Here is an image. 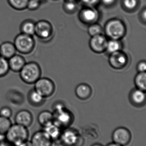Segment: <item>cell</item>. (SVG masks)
Here are the masks:
<instances>
[{"instance_id": "36", "label": "cell", "mask_w": 146, "mask_h": 146, "mask_svg": "<svg viewBox=\"0 0 146 146\" xmlns=\"http://www.w3.org/2000/svg\"><path fill=\"white\" fill-rule=\"evenodd\" d=\"M140 19L143 23L145 24L146 21V9L145 7L142 9L139 13Z\"/></svg>"}, {"instance_id": "5", "label": "cell", "mask_w": 146, "mask_h": 146, "mask_svg": "<svg viewBox=\"0 0 146 146\" xmlns=\"http://www.w3.org/2000/svg\"><path fill=\"white\" fill-rule=\"evenodd\" d=\"M13 44L16 51L23 54H27L33 50L35 43L32 36L21 33L15 37Z\"/></svg>"}, {"instance_id": "14", "label": "cell", "mask_w": 146, "mask_h": 146, "mask_svg": "<svg viewBox=\"0 0 146 146\" xmlns=\"http://www.w3.org/2000/svg\"><path fill=\"white\" fill-rule=\"evenodd\" d=\"M32 115L27 110H21L16 113L15 117V123L27 128L32 123Z\"/></svg>"}, {"instance_id": "12", "label": "cell", "mask_w": 146, "mask_h": 146, "mask_svg": "<svg viewBox=\"0 0 146 146\" xmlns=\"http://www.w3.org/2000/svg\"><path fill=\"white\" fill-rule=\"evenodd\" d=\"M108 39L103 34L92 37L90 41L91 49L96 53H102L106 51Z\"/></svg>"}, {"instance_id": "7", "label": "cell", "mask_w": 146, "mask_h": 146, "mask_svg": "<svg viewBox=\"0 0 146 146\" xmlns=\"http://www.w3.org/2000/svg\"><path fill=\"white\" fill-rule=\"evenodd\" d=\"M34 84V89L44 98L51 96L55 92V84L49 78L40 77Z\"/></svg>"}, {"instance_id": "22", "label": "cell", "mask_w": 146, "mask_h": 146, "mask_svg": "<svg viewBox=\"0 0 146 146\" xmlns=\"http://www.w3.org/2000/svg\"><path fill=\"white\" fill-rule=\"evenodd\" d=\"M38 122L43 127L53 123V113L49 111H43L39 113L37 117Z\"/></svg>"}, {"instance_id": "15", "label": "cell", "mask_w": 146, "mask_h": 146, "mask_svg": "<svg viewBox=\"0 0 146 146\" xmlns=\"http://www.w3.org/2000/svg\"><path fill=\"white\" fill-rule=\"evenodd\" d=\"M129 99L133 105L142 106L145 103V91L137 88L133 89L129 94Z\"/></svg>"}, {"instance_id": "20", "label": "cell", "mask_w": 146, "mask_h": 146, "mask_svg": "<svg viewBox=\"0 0 146 146\" xmlns=\"http://www.w3.org/2000/svg\"><path fill=\"white\" fill-rule=\"evenodd\" d=\"M121 7L125 12L133 13L138 10L140 5V0H121Z\"/></svg>"}, {"instance_id": "38", "label": "cell", "mask_w": 146, "mask_h": 146, "mask_svg": "<svg viewBox=\"0 0 146 146\" xmlns=\"http://www.w3.org/2000/svg\"><path fill=\"white\" fill-rule=\"evenodd\" d=\"M0 146H13L9 144L7 141H6L5 139L3 141L0 142Z\"/></svg>"}, {"instance_id": "9", "label": "cell", "mask_w": 146, "mask_h": 146, "mask_svg": "<svg viewBox=\"0 0 146 146\" xmlns=\"http://www.w3.org/2000/svg\"><path fill=\"white\" fill-rule=\"evenodd\" d=\"M53 27L50 22L45 20H41L36 22L35 35L39 38L46 39L52 35Z\"/></svg>"}, {"instance_id": "43", "label": "cell", "mask_w": 146, "mask_h": 146, "mask_svg": "<svg viewBox=\"0 0 146 146\" xmlns=\"http://www.w3.org/2000/svg\"><path fill=\"white\" fill-rule=\"evenodd\" d=\"M40 1H42V2H43L44 1H45V0H40Z\"/></svg>"}, {"instance_id": "34", "label": "cell", "mask_w": 146, "mask_h": 146, "mask_svg": "<svg viewBox=\"0 0 146 146\" xmlns=\"http://www.w3.org/2000/svg\"><path fill=\"white\" fill-rule=\"evenodd\" d=\"M117 0H100V3H101L104 6L107 7H111L114 6Z\"/></svg>"}, {"instance_id": "1", "label": "cell", "mask_w": 146, "mask_h": 146, "mask_svg": "<svg viewBox=\"0 0 146 146\" xmlns=\"http://www.w3.org/2000/svg\"><path fill=\"white\" fill-rule=\"evenodd\" d=\"M104 31L105 35L110 39L120 40L126 35L127 27L121 19L112 18L105 23Z\"/></svg>"}, {"instance_id": "24", "label": "cell", "mask_w": 146, "mask_h": 146, "mask_svg": "<svg viewBox=\"0 0 146 146\" xmlns=\"http://www.w3.org/2000/svg\"><path fill=\"white\" fill-rule=\"evenodd\" d=\"M122 48V43L120 40L110 39L107 42L106 51L111 54L117 51L121 50Z\"/></svg>"}, {"instance_id": "4", "label": "cell", "mask_w": 146, "mask_h": 146, "mask_svg": "<svg viewBox=\"0 0 146 146\" xmlns=\"http://www.w3.org/2000/svg\"><path fill=\"white\" fill-rule=\"evenodd\" d=\"M53 123L61 128L67 127L73 121V115L61 103H57L54 106Z\"/></svg>"}, {"instance_id": "21", "label": "cell", "mask_w": 146, "mask_h": 146, "mask_svg": "<svg viewBox=\"0 0 146 146\" xmlns=\"http://www.w3.org/2000/svg\"><path fill=\"white\" fill-rule=\"evenodd\" d=\"M75 94L79 98L85 100L91 97L92 94L91 88L87 84H80L75 89Z\"/></svg>"}, {"instance_id": "17", "label": "cell", "mask_w": 146, "mask_h": 146, "mask_svg": "<svg viewBox=\"0 0 146 146\" xmlns=\"http://www.w3.org/2000/svg\"><path fill=\"white\" fill-rule=\"evenodd\" d=\"M16 50L13 43L6 42L0 45V56L8 60L16 54Z\"/></svg>"}, {"instance_id": "28", "label": "cell", "mask_w": 146, "mask_h": 146, "mask_svg": "<svg viewBox=\"0 0 146 146\" xmlns=\"http://www.w3.org/2000/svg\"><path fill=\"white\" fill-rule=\"evenodd\" d=\"M12 125L9 118L0 116V134L5 135Z\"/></svg>"}, {"instance_id": "33", "label": "cell", "mask_w": 146, "mask_h": 146, "mask_svg": "<svg viewBox=\"0 0 146 146\" xmlns=\"http://www.w3.org/2000/svg\"><path fill=\"white\" fill-rule=\"evenodd\" d=\"M83 5L87 7H95L100 3V0H80Z\"/></svg>"}, {"instance_id": "32", "label": "cell", "mask_w": 146, "mask_h": 146, "mask_svg": "<svg viewBox=\"0 0 146 146\" xmlns=\"http://www.w3.org/2000/svg\"><path fill=\"white\" fill-rule=\"evenodd\" d=\"M12 115V111L9 107L5 106L2 107L0 110V116L7 117L10 118Z\"/></svg>"}, {"instance_id": "13", "label": "cell", "mask_w": 146, "mask_h": 146, "mask_svg": "<svg viewBox=\"0 0 146 146\" xmlns=\"http://www.w3.org/2000/svg\"><path fill=\"white\" fill-rule=\"evenodd\" d=\"M30 141L32 146H52L53 142L43 130L35 132Z\"/></svg>"}, {"instance_id": "25", "label": "cell", "mask_w": 146, "mask_h": 146, "mask_svg": "<svg viewBox=\"0 0 146 146\" xmlns=\"http://www.w3.org/2000/svg\"><path fill=\"white\" fill-rule=\"evenodd\" d=\"M29 0H7L9 5L13 9L22 11L27 9Z\"/></svg>"}, {"instance_id": "40", "label": "cell", "mask_w": 146, "mask_h": 146, "mask_svg": "<svg viewBox=\"0 0 146 146\" xmlns=\"http://www.w3.org/2000/svg\"><path fill=\"white\" fill-rule=\"evenodd\" d=\"M5 139V135L0 134V142Z\"/></svg>"}, {"instance_id": "23", "label": "cell", "mask_w": 146, "mask_h": 146, "mask_svg": "<svg viewBox=\"0 0 146 146\" xmlns=\"http://www.w3.org/2000/svg\"><path fill=\"white\" fill-rule=\"evenodd\" d=\"M28 100L32 105L39 106L43 104L45 98L39 93L34 89L30 91L28 94Z\"/></svg>"}, {"instance_id": "29", "label": "cell", "mask_w": 146, "mask_h": 146, "mask_svg": "<svg viewBox=\"0 0 146 146\" xmlns=\"http://www.w3.org/2000/svg\"><path fill=\"white\" fill-rule=\"evenodd\" d=\"M103 31V29L102 27L97 22L89 25L88 33L91 37L102 34Z\"/></svg>"}, {"instance_id": "26", "label": "cell", "mask_w": 146, "mask_h": 146, "mask_svg": "<svg viewBox=\"0 0 146 146\" xmlns=\"http://www.w3.org/2000/svg\"><path fill=\"white\" fill-rule=\"evenodd\" d=\"M135 83L138 89L145 91L146 89V74L139 72L135 78Z\"/></svg>"}, {"instance_id": "11", "label": "cell", "mask_w": 146, "mask_h": 146, "mask_svg": "<svg viewBox=\"0 0 146 146\" xmlns=\"http://www.w3.org/2000/svg\"><path fill=\"white\" fill-rule=\"evenodd\" d=\"M60 139L66 146H74L79 141L80 135L76 130L67 129L62 132Z\"/></svg>"}, {"instance_id": "37", "label": "cell", "mask_w": 146, "mask_h": 146, "mask_svg": "<svg viewBox=\"0 0 146 146\" xmlns=\"http://www.w3.org/2000/svg\"><path fill=\"white\" fill-rule=\"evenodd\" d=\"M15 146H32V145L31 144V141H28L27 140V141H25V142L21 143V144Z\"/></svg>"}, {"instance_id": "42", "label": "cell", "mask_w": 146, "mask_h": 146, "mask_svg": "<svg viewBox=\"0 0 146 146\" xmlns=\"http://www.w3.org/2000/svg\"><path fill=\"white\" fill-rule=\"evenodd\" d=\"M64 1H77V0H64Z\"/></svg>"}, {"instance_id": "41", "label": "cell", "mask_w": 146, "mask_h": 146, "mask_svg": "<svg viewBox=\"0 0 146 146\" xmlns=\"http://www.w3.org/2000/svg\"><path fill=\"white\" fill-rule=\"evenodd\" d=\"M91 146H103L101 144H95Z\"/></svg>"}, {"instance_id": "10", "label": "cell", "mask_w": 146, "mask_h": 146, "mask_svg": "<svg viewBox=\"0 0 146 146\" xmlns=\"http://www.w3.org/2000/svg\"><path fill=\"white\" fill-rule=\"evenodd\" d=\"M109 63L115 69H121L127 65L129 59L127 55L121 50L110 54Z\"/></svg>"}, {"instance_id": "19", "label": "cell", "mask_w": 146, "mask_h": 146, "mask_svg": "<svg viewBox=\"0 0 146 146\" xmlns=\"http://www.w3.org/2000/svg\"><path fill=\"white\" fill-rule=\"evenodd\" d=\"M36 22L32 19H28L22 21L20 27L21 33L33 36L35 35Z\"/></svg>"}, {"instance_id": "16", "label": "cell", "mask_w": 146, "mask_h": 146, "mask_svg": "<svg viewBox=\"0 0 146 146\" xmlns=\"http://www.w3.org/2000/svg\"><path fill=\"white\" fill-rule=\"evenodd\" d=\"M8 61L9 70L15 72H19L26 63L23 56L16 54L8 59Z\"/></svg>"}, {"instance_id": "27", "label": "cell", "mask_w": 146, "mask_h": 146, "mask_svg": "<svg viewBox=\"0 0 146 146\" xmlns=\"http://www.w3.org/2000/svg\"><path fill=\"white\" fill-rule=\"evenodd\" d=\"M78 7L77 1H64L63 4V11L69 14L75 13L78 10Z\"/></svg>"}, {"instance_id": "6", "label": "cell", "mask_w": 146, "mask_h": 146, "mask_svg": "<svg viewBox=\"0 0 146 146\" xmlns=\"http://www.w3.org/2000/svg\"><path fill=\"white\" fill-rule=\"evenodd\" d=\"M99 16V12L95 7L84 6L78 14L79 19L85 25H90L97 23Z\"/></svg>"}, {"instance_id": "8", "label": "cell", "mask_w": 146, "mask_h": 146, "mask_svg": "<svg viewBox=\"0 0 146 146\" xmlns=\"http://www.w3.org/2000/svg\"><path fill=\"white\" fill-rule=\"evenodd\" d=\"M132 135L130 131L124 127H119L113 131L112 134L113 142L122 146H125L130 143Z\"/></svg>"}, {"instance_id": "35", "label": "cell", "mask_w": 146, "mask_h": 146, "mask_svg": "<svg viewBox=\"0 0 146 146\" xmlns=\"http://www.w3.org/2000/svg\"><path fill=\"white\" fill-rule=\"evenodd\" d=\"M137 69L139 72H145L146 70L145 61H142L140 62L137 65Z\"/></svg>"}, {"instance_id": "30", "label": "cell", "mask_w": 146, "mask_h": 146, "mask_svg": "<svg viewBox=\"0 0 146 146\" xmlns=\"http://www.w3.org/2000/svg\"><path fill=\"white\" fill-rule=\"evenodd\" d=\"M9 70L8 60L0 56V77L6 75Z\"/></svg>"}, {"instance_id": "39", "label": "cell", "mask_w": 146, "mask_h": 146, "mask_svg": "<svg viewBox=\"0 0 146 146\" xmlns=\"http://www.w3.org/2000/svg\"><path fill=\"white\" fill-rule=\"evenodd\" d=\"M106 146H122L120 145H118L116 143H114V142H111V143H109Z\"/></svg>"}, {"instance_id": "3", "label": "cell", "mask_w": 146, "mask_h": 146, "mask_svg": "<svg viewBox=\"0 0 146 146\" xmlns=\"http://www.w3.org/2000/svg\"><path fill=\"white\" fill-rule=\"evenodd\" d=\"M21 79L25 83L34 84L41 75V69L39 65L34 62L26 63L19 72Z\"/></svg>"}, {"instance_id": "2", "label": "cell", "mask_w": 146, "mask_h": 146, "mask_svg": "<svg viewBox=\"0 0 146 146\" xmlns=\"http://www.w3.org/2000/svg\"><path fill=\"white\" fill-rule=\"evenodd\" d=\"M28 137L27 128L15 123L11 125L5 135V140L13 146L28 140Z\"/></svg>"}, {"instance_id": "31", "label": "cell", "mask_w": 146, "mask_h": 146, "mask_svg": "<svg viewBox=\"0 0 146 146\" xmlns=\"http://www.w3.org/2000/svg\"><path fill=\"white\" fill-rule=\"evenodd\" d=\"M43 3L40 0H29L27 7V9L30 11H35L38 9Z\"/></svg>"}, {"instance_id": "18", "label": "cell", "mask_w": 146, "mask_h": 146, "mask_svg": "<svg viewBox=\"0 0 146 146\" xmlns=\"http://www.w3.org/2000/svg\"><path fill=\"white\" fill-rule=\"evenodd\" d=\"M61 129V127L54 123H52L43 127L44 131L48 135L53 141L58 139L59 138L60 139L62 133Z\"/></svg>"}]
</instances>
